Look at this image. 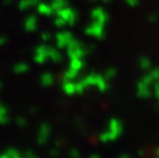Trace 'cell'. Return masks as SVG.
Masks as SVG:
<instances>
[{"label": "cell", "instance_id": "cell-1", "mask_svg": "<svg viewBox=\"0 0 159 158\" xmlns=\"http://www.w3.org/2000/svg\"><path fill=\"white\" fill-rule=\"evenodd\" d=\"M7 111H6V108L4 106H2L0 105V123H4L6 120H7Z\"/></svg>", "mask_w": 159, "mask_h": 158}]
</instances>
